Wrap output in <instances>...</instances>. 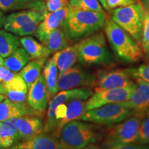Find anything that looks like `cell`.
I'll use <instances>...</instances> for the list:
<instances>
[{"label": "cell", "mask_w": 149, "mask_h": 149, "mask_svg": "<svg viewBox=\"0 0 149 149\" xmlns=\"http://www.w3.org/2000/svg\"><path fill=\"white\" fill-rule=\"evenodd\" d=\"M107 19L105 12L77 10L70 8L63 24V29L70 42L79 40L97 32Z\"/></svg>", "instance_id": "obj_1"}, {"label": "cell", "mask_w": 149, "mask_h": 149, "mask_svg": "<svg viewBox=\"0 0 149 149\" xmlns=\"http://www.w3.org/2000/svg\"><path fill=\"white\" fill-rule=\"evenodd\" d=\"M103 28L108 42L118 58L127 63L136 62L142 58L144 53L140 44L111 19L107 18Z\"/></svg>", "instance_id": "obj_2"}, {"label": "cell", "mask_w": 149, "mask_h": 149, "mask_svg": "<svg viewBox=\"0 0 149 149\" xmlns=\"http://www.w3.org/2000/svg\"><path fill=\"white\" fill-rule=\"evenodd\" d=\"M54 136L62 149H80L97 141L100 133L92 124L73 120L65 124Z\"/></svg>", "instance_id": "obj_3"}, {"label": "cell", "mask_w": 149, "mask_h": 149, "mask_svg": "<svg viewBox=\"0 0 149 149\" xmlns=\"http://www.w3.org/2000/svg\"><path fill=\"white\" fill-rule=\"evenodd\" d=\"M77 61L85 66L113 64V57L103 33H96L78 43Z\"/></svg>", "instance_id": "obj_4"}, {"label": "cell", "mask_w": 149, "mask_h": 149, "mask_svg": "<svg viewBox=\"0 0 149 149\" xmlns=\"http://www.w3.org/2000/svg\"><path fill=\"white\" fill-rule=\"evenodd\" d=\"M145 10L140 0L129 6L112 10L111 19L140 44Z\"/></svg>", "instance_id": "obj_5"}, {"label": "cell", "mask_w": 149, "mask_h": 149, "mask_svg": "<svg viewBox=\"0 0 149 149\" xmlns=\"http://www.w3.org/2000/svg\"><path fill=\"white\" fill-rule=\"evenodd\" d=\"M135 113L122 103L110 104L86 111L79 120L102 125H112L122 122Z\"/></svg>", "instance_id": "obj_6"}, {"label": "cell", "mask_w": 149, "mask_h": 149, "mask_svg": "<svg viewBox=\"0 0 149 149\" xmlns=\"http://www.w3.org/2000/svg\"><path fill=\"white\" fill-rule=\"evenodd\" d=\"M144 115V113H135L119 124L110 127L107 134V144L137 142L139 126Z\"/></svg>", "instance_id": "obj_7"}, {"label": "cell", "mask_w": 149, "mask_h": 149, "mask_svg": "<svg viewBox=\"0 0 149 149\" xmlns=\"http://www.w3.org/2000/svg\"><path fill=\"white\" fill-rule=\"evenodd\" d=\"M93 94V91L88 87H81L70 90L61 91L56 94L49 101V105L47 111V118L44 131L48 133L51 131H55L57 128V122L55 118V109L59 104L68 103V102L74 100H87Z\"/></svg>", "instance_id": "obj_8"}, {"label": "cell", "mask_w": 149, "mask_h": 149, "mask_svg": "<svg viewBox=\"0 0 149 149\" xmlns=\"http://www.w3.org/2000/svg\"><path fill=\"white\" fill-rule=\"evenodd\" d=\"M136 84L134 83L126 88L95 91L85 102V111H88L95 108L110 104L124 102L129 100L135 91Z\"/></svg>", "instance_id": "obj_9"}, {"label": "cell", "mask_w": 149, "mask_h": 149, "mask_svg": "<svg viewBox=\"0 0 149 149\" xmlns=\"http://www.w3.org/2000/svg\"><path fill=\"white\" fill-rule=\"evenodd\" d=\"M95 77V91L126 88L135 83L128 69L101 70Z\"/></svg>", "instance_id": "obj_10"}, {"label": "cell", "mask_w": 149, "mask_h": 149, "mask_svg": "<svg viewBox=\"0 0 149 149\" xmlns=\"http://www.w3.org/2000/svg\"><path fill=\"white\" fill-rule=\"evenodd\" d=\"M95 80V74L87 71L79 66H72L58 77V91L93 86Z\"/></svg>", "instance_id": "obj_11"}, {"label": "cell", "mask_w": 149, "mask_h": 149, "mask_svg": "<svg viewBox=\"0 0 149 149\" xmlns=\"http://www.w3.org/2000/svg\"><path fill=\"white\" fill-rule=\"evenodd\" d=\"M26 99L27 103L31 109L40 115L44 114L48 102V91L44 74H40L29 87Z\"/></svg>", "instance_id": "obj_12"}, {"label": "cell", "mask_w": 149, "mask_h": 149, "mask_svg": "<svg viewBox=\"0 0 149 149\" xmlns=\"http://www.w3.org/2000/svg\"><path fill=\"white\" fill-rule=\"evenodd\" d=\"M70 10L69 6L56 12H47L34 33L35 37L42 43L54 30L62 26L64 19Z\"/></svg>", "instance_id": "obj_13"}, {"label": "cell", "mask_w": 149, "mask_h": 149, "mask_svg": "<svg viewBox=\"0 0 149 149\" xmlns=\"http://www.w3.org/2000/svg\"><path fill=\"white\" fill-rule=\"evenodd\" d=\"M47 12L46 9L44 10L29 9V10L13 13L6 17L3 27L6 29V31L14 33L16 30L29 22L37 19L43 20Z\"/></svg>", "instance_id": "obj_14"}, {"label": "cell", "mask_w": 149, "mask_h": 149, "mask_svg": "<svg viewBox=\"0 0 149 149\" xmlns=\"http://www.w3.org/2000/svg\"><path fill=\"white\" fill-rule=\"evenodd\" d=\"M136 87L129 100L121 102L135 113H145L149 110V83L135 78Z\"/></svg>", "instance_id": "obj_15"}, {"label": "cell", "mask_w": 149, "mask_h": 149, "mask_svg": "<svg viewBox=\"0 0 149 149\" xmlns=\"http://www.w3.org/2000/svg\"><path fill=\"white\" fill-rule=\"evenodd\" d=\"M15 126L20 139L28 140L44 130L42 119L35 115H24L15 118Z\"/></svg>", "instance_id": "obj_16"}, {"label": "cell", "mask_w": 149, "mask_h": 149, "mask_svg": "<svg viewBox=\"0 0 149 149\" xmlns=\"http://www.w3.org/2000/svg\"><path fill=\"white\" fill-rule=\"evenodd\" d=\"M24 115H38L40 114L31 109L26 102H15L6 98L0 102V122Z\"/></svg>", "instance_id": "obj_17"}, {"label": "cell", "mask_w": 149, "mask_h": 149, "mask_svg": "<svg viewBox=\"0 0 149 149\" xmlns=\"http://www.w3.org/2000/svg\"><path fill=\"white\" fill-rule=\"evenodd\" d=\"M1 83V91L9 100L15 102H25L27 98L28 86L19 74L13 79Z\"/></svg>", "instance_id": "obj_18"}, {"label": "cell", "mask_w": 149, "mask_h": 149, "mask_svg": "<svg viewBox=\"0 0 149 149\" xmlns=\"http://www.w3.org/2000/svg\"><path fill=\"white\" fill-rule=\"evenodd\" d=\"M58 69V77L73 66L78 58V43L68 46L60 51L56 52L53 55Z\"/></svg>", "instance_id": "obj_19"}, {"label": "cell", "mask_w": 149, "mask_h": 149, "mask_svg": "<svg viewBox=\"0 0 149 149\" xmlns=\"http://www.w3.org/2000/svg\"><path fill=\"white\" fill-rule=\"evenodd\" d=\"M46 9L45 0H0V10L3 12Z\"/></svg>", "instance_id": "obj_20"}, {"label": "cell", "mask_w": 149, "mask_h": 149, "mask_svg": "<svg viewBox=\"0 0 149 149\" xmlns=\"http://www.w3.org/2000/svg\"><path fill=\"white\" fill-rule=\"evenodd\" d=\"M43 74L48 91V101H50L58 92L57 81L59 72L53 56L46 61L44 66Z\"/></svg>", "instance_id": "obj_21"}, {"label": "cell", "mask_w": 149, "mask_h": 149, "mask_svg": "<svg viewBox=\"0 0 149 149\" xmlns=\"http://www.w3.org/2000/svg\"><path fill=\"white\" fill-rule=\"evenodd\" d=\"M19 139L15 126V118L0 122V145L1 148H10Z\"/></svg>", "instance_id": "obj_22"}, {"label": "cell", "mask_w": 149, "mask_h": 149, "mask_svg": "<svg viewBox=\"0 0 149 149\" xmlns=\"http://www.w3.org/2000/svg\"><path fill=\"white\" fill-rule=\"evenodd\" d=\"M85 101L81 100H74L68 102L67 104V111L65 117L59 121L56 130L54 131V135H56L61 128L67 123L80 119L85 113Z\"/></svg>", "instance_id": "obj_23"}, {"label": "cell", "mask_w": 149, "mask_h": 149, "mask_svg": "<svg viewBox=\"0 0 149 149\" xmlns=\"http://www.w3.org/2000/svg\"><path fill=\"white\" fill-rule=\"evenodd\" d=\"M19 144L31 149H62L58 139L47 134L40 133Z\"/></svg>", "instance_id": "obj_24"}, {"label": "cell", "mask_w": 149, "mask_h": 149, "mask_svg": "<svg viewBox=\"0 0 149 149\" xmlns=\"http://www.w3.org/2000/svg\"><path fill=\"white\" fill-rule=\"evenodd\" d=\"M20 44L27 52L31 59L47 58L51 55L49 50L32 37L24 36L19 39Z\"/></svg>", "instance_id": "obj_25"}, {"label": "cell", "mask_w": 149, "mask_h": 149, "mask_svg": "<svg viewBox=\"0 0 149 149\" xmlns=\"http://www.w3.org/2000/svg\"><path fill=\"white\" fill-rule=\"evenodd\" d=\"M51 54L60 51L69 46V40L65 34L62 26L54 30L42 43Z\"/></svg>", "instance_id": "obj_26"}, {"label": "cell", "mask_w": 149, "mask_h": 149, "mask_svg": "<svg viewBox=\"0 0 149 149\" xmlns=\"http://www.w3.org/2000/svg\"><path fill=\"white\" fill-rule=\"evenodd\" d=\"M46 58L33 59L20 70L19 75L23 78L28 88L36 80L41 74L42 69L44 68Z\"/></svg>", "instance_id": "obj_27"}, {"label": "cell", "mask_w": 149, "mask_h": 149, "mask_svg": "<svg viewBox=\"0 0 149 149\" xmlns=\"http://www.w3.org/2000/svg\"><path fill=\"white\" fill-rule=\"evenodd\" d=\"M31 58L24 48H18L3 60V66L14 72L20 71Z\"/></svg>", "instance_id": "obj_28"}, {"label": "cell", "mask_w": 149, "mask_h": 149, "mask_svg": "<svg viewBox=\"0 0 149 149\" xmlns=\"http://www.w3.org/2000/svg\"><path fill=\"white\" fill-rule=\"evenodd\" d=\"M20 46L19 38L10 32L0 29V56L8 57Z\"/></svg>", "instance_id": "obj_29"}, {"label": "cell", "mask_w": 149, "mask_h": 149, "mask_svg": "<svg viewBox=\"0 0 149 149\" xmlns=\"http://www.w3.org/2000/svg\"><path fill=\"white\" fill-rule=\"evenodd\" d=\"M70 8L86 11L103 13V6L98 0H68Z\"/></svg>", "instance_id": "obj_30"}, {"label": "cell", "mask_w": 149, "mask_h": 149, "mask_svg": "<svg viewBox=\"0 0 149 149\" xmlns=\"http://www.w3.org/2000/svg\"><path fill=\"white\" fill-rule=\"evenodd\" d=\"M144 55L149 57V13L146 12L140 42Z\"/></svg>", "instance_id": "obj_31"}, {"label": "cell", "mask_w": 149, "mask_h": 149, "mask_svg": "<svg viewBox=\"0 0 149 149\" xmlns=\"http://www.w3.org/2000/svg\"><path fill=\"white\" fill-rule=\"evenodd\" d=\"M137 142L149 144V114L144 115L139 126Z\"/></svg>", "instance_id": "obj_32"}, {"label": "cell", "mask_w": 149, "mask_h": 149, "mask_svg": "<svg viewBox=\"0 0 149 149\" xmlns=\"http://www.w3.org/2000/svg\"><path fill=\"white\" fill-rule=\"evenodd\" d=\"M130 75L133 78H139L149 83V62L142 64L136 68L128 69Z\"/></svg>", "instance_id": "obj_33"}, {"label": "cell", "mask_w": 149, "mask_h": 149, "mask_svg": "<svg viewBox=\"0 0 149 149\" xmlns=\"http://www.w3.org/2000/svg\"><path fill=\"white\" fill-rule=\"evenodd\" d=\"M42 20L40 19H37L34 20V21L29 22L23 26L20 27L19 29L16 30L15 31L13 34H15L19 36H29L30 35L34 34V33L36 31L37 26H39V24H40V22Z\"/></svg>", "instance_id": "obj_34"}, {"label": "cell", "mask_w": 149, "mask_h": 149, "mask_svg": "<svg viewBox=\"0 0 149 149\" xmlns=\"http://www.w3.org/2000/svg\"><path fill=\"white\" fill-rule=\"evenodd\" d=\"M45 3L48 12L53 13L68 6V0H45Z\"/></svg>", "instance_id": "obj_35"}, {"label": "cell", "mask_w": 149, "mask_h": 149, "mask_svg": "<svg viewBox=\"0 0 149 149\" xmlns=\"http://www.w3.org/2000/svg\"><path fill=\"white\" fill-rule=\"evenodd\" d=\"M108 149H149V144L139 143H128V144H114L107 145Z\"/></svg>", "instance_id": "obj_36"}, {"label": "cell", "mask_w": 149, "mask_h": 149, "mask_svg": "<svg viewBox=\"0 0 149 149\" xmlns=\"http://www.w3.org/2000/svg\"><path fill=\"white\" fill-rule=\"evenodd\" d=\"M137 1L138 0H106V3L107 10H112L117 8L127 6Z\"/></svg>", "instance_id": "obj_37"}, {"label": "cell", "mask_w": 149, "mask_h": 149, "mask_svg": "<svg viewBox=\"0 0 149 149\" xmlns=\"http://www.w3.org/2000/svg\"><path fill=\"white\" fill-rule=\"evenodd\" d=\"M16 74L15 72L11 71L3 65L0 66V81L6 82V81H10L15 77Z\"/></svg>", "instance_id": "obj_38"}, {"label": "cell", "mask_w": 149, "mask_h": 149, "mask_svg": "<svg viewBox=\"0 0 149 149\" xmlns=\"http://www.w3.org/2000/svg\"><path fill=\"white\" fill-rule=\"evenodd\" d=\"M67 111V104L66 103H62L59 104L55 109V118L57 122L63 119L65 117Z\"/></svg>", "instance_id": "obj_39"}, {"label": "cell", "mask_w": 149, "mask_h": 149, "mask_svg": "<svg viewBox=\"0 0 149 149\" xmlns=\"http://www.w3.org/2000/svg\"><path fill=\"white\" fill-rule=\"evenodd\" d=\"M5 19H6V16L2 10H0V28L3 27V24H4L5 22Z\"/></svg>", "instance_id": "obj_40"}, {"label": "cell", "mask_w": 149, "mask_h": 149, "mask_svg": "<svg viewBox=\"0 0 149 149\" xmlns=\"http://www.w3.org/2000/svg\"><path fill=\"white\" fill-rule=\"evenodd\" d=\"M80 149H104V148H102V147L97 146V145H95L93 144H90L87 145L86 146L84 147V148H80Z\"/></svg>", "instance_id": "obj_41"}, {"label": "cell", "mask_w": 149, "mask_h": 149, "mask_svg": "<svg viewBox=\"0 0 149 149\" xmlns=\"http://www.w3.org/2000/svg\"><path fill=\"white\" fill-rule=\"evenodd\" d=\"M8 149H31L29 148H28L26 146H22V145L18 144H16L13 146V147H10V148H8Z\"/></svg>", "instance_id": "obj_42"}, {"label": "cell", "mask_w": 149, "mask_h": 149, "mask_svg": "<svg viewBox=\"0 0 149 149\" xmlns=\"http://www.w3.org/2000/svg\"><path fill=\"white\" fill-rule=\"evenodd\" d=\"M6 98V96L3 94L2 91H1V81H0V102H2L3 100H5Z\"/></svg>", "instance_id": "obj_43"}, {"label": "cell", "mask_w": 149, "mask_h": 149, "mask_svg": "<svg viewBox=\"0 0 149 149\" xmlns=\"http://www.w3.org/2000/svg\"><path fill=\"white\" fill-rule=\"evenodd\" d=\"M100 1V3H101L102 6L104 9L107 10V3H106V0H98Z\"/></svg>", "instance_id": "obj_44"}, {"label": "cell", "mask_w": 149, "mask_h": 149, "mask_svg": "<svg viewBox=\"0 0 149 149\" xmlns=\"http://www.w3.org/2000/svg\"><path fill=\"white\" fill-rule=\"evenodd\" d=\"M3 59L2 57L0 56V66H3Z\"/></svg>", "instance_id": "obj_45"}, {"label": "cell", "mask_w": 149, "mask_h": 149, "mask_svg": "<svg viewBox=\"0 0 149 149\" xmlns=\"http://www.w3.org/2000/svg\"><path fill=\"white\" fill-rule=\"evenodd\" d=\"M147 114H149V110L148 111H147Z\"/></svg>", "instance_id": "obj_46"}, {"label": "cell", "mask_w": 149, "mask_h": 149, "mask_svg": "<svg viewBox=\"0 0 149 149\" xmlns=\"http://www.w3.org/2000/svg\"><path fill=\"white\" fill-rule=\"evenodd\" d=\"M0 149H3L2 148H1V145H0Z\"/></svg>", "instance_id": "obj_47"}]
</instances>
